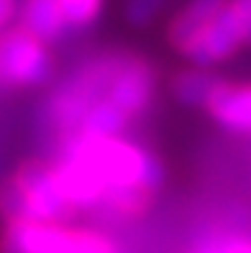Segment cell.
Wrapping results in <instances>:
<instances>
[{"mask_svg": "<svg viewBox=\"0 0 251 253\" xmlns=\"http://www.w3.org/2000/svg\"><path fill=\"white\" fill-rule=\"evenodd\" d=\"M0 253H115V248L93 230H69L56 222H8Z\"/></svg>", "mask_w": 251, "mask_h": 253, "instance_id": "3", "label": "cell"}, {"mask_svg": "<svg viewBox=\"0 0 251 253\" xmlns=\"http://www.w3.org/2000/svg\"><path fill=\"white\" fill-rule=\"evenodd\" d=\"M239 3H241V5H246V8L251 10V0H239Z\"/></svg>", "mask_w": 251, "mask_h": 253, "instance_id": "20", "label": "cell"}, {"mask_svg": "<svg viewBox=\"0 0 251 253\" xmlns=\"http://www.w3.org/2000/svg\"><path fill=\"white\" fill-rule=\"evenodd\" d=\"M205 110L226 130L251 133V84H231L223 80Z\"/></svg>", "mask_w": 251, "mask_h": 253, "instance_id": "9", "label": "cell"}, {"mask_svg": "<svg viewBox=\"0 0 251 253\" xmlns=\"http://www.w3.org/2000/svg\"><path fill=\"white\" fill-rule=\"evenodd\" d=\"M18 18L21 28L44 43L62 39L69 26L59 0H23L18 5Z\"/></svg>", "mask_w": 251, "mask_h": 253, "instance_id": "10", "label": "cell"}, {"mask_svg": "<svg viewBox=\"0 0 251 253\" xmlns=\"http://www.w3.org/2000/svg\"><path fill=\"white\" fill-rule=\"evenodd\" d=\"M154 90H156V69L144 56L126 54L105 97L115 102L126 115H139L151 102Z\"/></svg>", "mask_w": 251, "mask_h": 253, "instance_id": "7", "label": "cell"}, {"mask_svg": "<svg viewBox=\"0 0 251 253\" xmlns=\"http://www.w3.org/2000/svg\"><path fill=\"white\" fill-rule=\"evenodd\" d=\"M154 192L144 187H105L102 192V207H108L110 212L123 215V217H139L151 207Z\"/></svg>", "mask_w": 251, "mask_h": 253, "instance_id": "14", "label": "cell"}, {"mask_svg": "<svg viewBox=\"0 0 251 253\" xmlns=\"http://www.w3.org/2000/svg\"><path fill=\"white\" fill-rule=\"evenodd\" d=\"M128 118L131 115H126L115 102H110L108 97H102L87 110V115H85V121H82L77 133H82V136H93V138H118V133L126 128Z\"/></svg>", "mask_w": 251, "mask_h": 253, "instance_id": "13", "label": "cell"}, {"mask_svg": "<svg viewBox=\"0 0 251 253\" xmlns=\"http://www.w3.org/2000/svg\"><path fill=\"white\" fill-rule=\"evenodd\" d=\"M0 215L5 222H36L31 205L13 176L0 184Z\"/></svg>", "mask_w": 251, "mask_h": 253, "instance_id": "15", "label": "cell"}, {"mask_svg": "<svg viewBox=\"0 0 251 253\" xmlns=\"http://www.w3.org/2000/svg\"><path fill=\"white\" fill-rule=\"evenodd\" d=\"M54 77V59L47 43L26 28L0 34V87H41Z\"/></svg>", "mask_w": 251, "mask_h": 253, "instance_id": "4", "label": "cell"}, {"mask_svg": "<svg viewBox=\"0 0 251 253\" xmlns=\"http://www.w3.org/2000/svg\"><path fill=\"white\" fill-rule=\"evenodd\" d=\"M205 253H251V241L246 238H228L205 248Z\"/></svg>", "mask_w": 251, "mask_h": 253, "instance_id": "18", "label": "cell"}, {"mask_svg": "<svg viewBox=\"0 0 251 253\" xmlns=\"http://www.w3.org/2000/svg\"><path fill=\"white\" fill-rule=\"evenodd\" d=\"M220 82L223 80L210 74L205 67H190V69L174 72V77L169 82V90H172L174 100L180 102V105L208 108Z\"/></svg>", "mask_w": 251, "mask_h": 253, "instance_id": "11", "label": "cell"}, {"mask_svg": "<svg viewBox=\"0 0 251 253\" xmlns=\"http://www.w3.org/2000/svg\"><path fill=\"white\" fill-rule=\"evenodd\" d=\"M54 174L59 179V187L67 195V200L72 202L80 210V207H93V205H100L102 202V187L100 182H95L90 174L85 169H80L77 164H72L67 159H59L54 164Z\"/></svg>", "mask_w": 251, "mask_h": 253, "instance_id": "12", "label": "cell"}, {"mask_svg": "<svg viewBox=\"0 0 251 253\" xmlns=\"http://www.w3.org/2000/svg\"><path fill=\"white\" fill-rule=\"evenodd\" d=\"M18 16V0H0V28H5Z\"/></svg>", "mask_w": 251, "mask_h": 253, "instance_id": "19", "label": "cell"}, {"mask_svg": "<svg viewBox=\"0 0 251 253\" xmlns=\"http://www.w3.org/2000/svg\"><path fill=\"white\" fill-rule=\"evenodd\" d=\"M85 169L102 187H144L156 192L167 182V169L151 151L121 138H93L82 133L64 136L62 156Z\"/></svg>", "mask_w": 251, "mask_h": 253, "instance_id": "1", "label": "cell"}, {"mask_svg": "<svg viewBox=\"0 0 251 253\" xmlns=\"http://www.w3.org/2000/svg\"><path fill=\"white\" fill-rule=\"evenodd\" d=\"M226 5H228V0H187V3L174 13V18L167 26L169 46L182 54L190 43L223 13Z\"/></svg>", "mask_w": 251, "mask_h": 253, "instance_id": "8", "label": "cell"}, {"mask_svg": "<svg viewBox=\"0 0 251 253\" xmlns=\"http://www.w3.org/2000/svg\"><path fill=\"white\" fill-rule=\"evenodd\" d=\"M102 3L105 0H59V5H62L67 16V23L75 28L93 26L102 13Z\"/></svg>", "mask_w": 251, "mask_h": 253, "instance_id": "17", "label": "cell"}, {"mask_svg": "<svg viewBox=\"0 0 251 253\" xmlns=\"http://www.w3.org/2000/svg\"><path fill=\"white\" fill-rule=\"evenodd\" d=\"M128 51H108L93 62L77 67L69 77L51 92L47 108H44V121L56 128L62 136L77 133L87 110L98 100H102L110 90V82L115 72L121 69Z\"/></svg>", "mask_w": 251, "mask_h": 253, "instance_id": "2", "label": "cell"}, {"mask_svg": "<svg viewBox=\"0 0 251 253\" xmlns=\"http://www.w3.org/2000/svg\"><path fill=\"white\" fill-rule=\"evenodd\" d=\"M13 179H16V184L21 187L28 205H31L36 222H56V225H62V222L75 217L77 207L67 200V195L59 187L54 167H47L39 159H28L16 169Z\"/></svg>", "mask_w": 251, "mask_h": 253, "instance_id": "6", "label": "cell"}, {"mask_svg": "<svg viewBox=\"0 0 251 253\" xmlns=\"http://www.w3.org/2000/svg\"><path fill=\"white\" fill-rule=\"evenodd\" d=\"M167 3L169 0H126L123 3V18L134 28H146L161 16V10L167 8Z\"/></svg>", "mask_w": 251, "mask_h": 253, "instance_id": "16", "label": "cell"}, {"mask_svg": "<svg viewBox=\"0 0 251 253\" xmlns=\"http://www.w3.org/2000/svg\"><path fill=\"white\" fill-rule=\"evenodd\" d=\"M249 31H251V10L241 5L239 0H228L223 13L190 43L182 51V56L190 59L195 67L208 69L210 64L226 62L239 51L249 39Z\"/></svg>", "mask_w": 251, "mask_h": 253, "instance_id": "5", "label": "cell"}, {"mask_svg": "<svg viewBox=\"0 0 251 253\" xmlns=\"http://www.w3.org/2000/svg\"><path fill=\"white\" fill-rule=\"evenodd\" d=\"M246 43H249V46H251V31H249V39H246Z\"/></svg>", "mask_w": 251, "mask_h": 253, "instance_id": "21", "label": "cell"}]
</instances>
